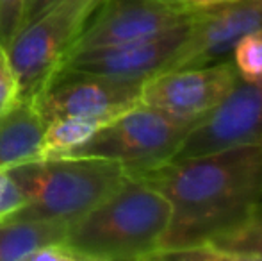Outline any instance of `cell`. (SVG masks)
Listing matches in <instances>:
<instances>
[{
    "label": "cell",
    "instance_id": "cell-1",
    "mask_svg": "<svg viewBox=\"0 0 262 261\" xmlns=\"http://www.w3.org/2000/svg\"><path fill=\"white\" fill-rule=\"evenodd\" d=\"M132 177L157 188L171 206L159 249L210 242L262 200V147L241 145L169 159Z\"/></svg>",
    "mask_w": 262,
    "mask_h": 261
},
{
    "label": "cell",
    "instance_id": "cell-2",
    "mask_svg": "<svg viewBox=\"0 0 262 261\" xmlns=\"http://www.w3.org/2000/svg\"><path fill=\"white\" fill-rule=\"evenodd\" d=\"M171 220L169 200L139 177L123 185L66 233L68 247L80 261H150Z\"/></svg>",
    "mask_w": 262,
    "mask_h": 261
},
{
    "label": "cell",
    "instance_id": "cell-3",
    "mask_svg": "<svg viewBox=\"0 0 262 261\" xmlns=\"http://www.w3.org/2000/svg\"><path fill=\"white\" fill-rule=\"evenodd\" d=\"M27 204L13 218L55 220L72 226L128 177L120 163L95 156H54L9 168ZM9 218V220H13Z\"/></svg>",
    "mask_w": 262,
    "mask_h": 261
},
{
    "label": "cell",
    "instance_id": "cell-4",
    "mask_svg": "<svg viewBox=\"0 0 262 261\" xmlns=\"http://www.w3.org/2000/svg\"><path fill=\"white\" fill-rule=\"evenodd\" d=\"M198 120H182L139 102L95 131L66 156H95L120 163L128 175L173 159Z\"/></svg>",
    "mask_w": 262,
    "mask_h": 261
},
{
    "label": "cell",
    "instance_id": "cell-5",
    "mask_svg": "<svg viewBox=\"0 0 262 261\" xmlns=\"http://www.w3.org/2000/svg\"><path fill=\"white\" fill-rule=\"evenodd\" d=\"M104 0H57L21 27L7 49L21 98H34L72 54Z\"/></svg>",
    "mask_w": 262,
    "mask_h": 261
},
{
    "label": "cell",
    "instance_id": "cell-6",
    "mask_svg": "<svg viewBox=\"0 0 262 261\" xmlns=\"http://www.w3.org/2000/svg\"><path fill=\"white\" fill-rule=\"evenodd\" d=\"M143 83L61 68L32 101L45 124L72 116L102 127L141 102Z\"/></svg>",
    "mask_w": 262,
    "mask_h": 261
},
{
    "label": "cell",
    "instance_id": "cell-7",
    "mask_svg": "<svg viewBox=\"0 0 262 261\" xmlns=\"http://www.w3.org/2000/svg\"><path fill=\"white\" fill-rule=\"evenodd\" d=\"M239 83L230 59L152 75L143 83L141 102L182 120H202Z\"/></svg>",
    "mask_w": 262,
    "mask_h": 261
},
{
    "label": "cell",
    "instance_id": "cell-8",
    "mask_svg": "<svg viewBox=\"0 0 262 261\" xmlns=\"http://www.w3.org/2000/svg\"><path fill=\"white\" fill-rule=\"evenodd\" d=\"M193 14L177 0H104L84 27L72 54L152 38Z\"/></svg>",
    "mask_w": 262,
    "mask_h": 261
},
{
    "label": "cell",
    "instance_id": "cell-9",
    "mask_svg": "<svg viewBox=\"0 0 262 261\" xmlns=\"http://www.w3.org/2000/svg\"><path fill=\"white\" fill-rule=\"evenodd\" d=\"M259 29H262V0H237L198 11L164 72L230 59L235 43Z\"/></svg>",
    "mask_w": 262,
    "mask_h": 261
},
{
    "label": "cell",
    "instance_id": "cell-10",
    "mask_svg": "<svg viewBox=\"0 0 262 261\" xmlns=\"http://www.w3.org/2000/svg\"><path fill=\"white\" fill-rule=\"evenodd\" d=\"M241 145L262 147V83L239 79L230 95L194 124L173 159Z\"/></svg>",
    "mask_w": 262,
    "mask_h": 261
},
{
    "label": "cell",
    "instance_id": "cell-11",
    "mask_svg": "<svg viewBox=\"0 0 262 261\" xmlns=\"http://www.w3.org/2000/svg\"><path fill=\"white\" fill-rule=\"evenodd\" d=\"M191 18L152 38L75 52L62 63L61 68L100 73L118 79L146 81L148 77L164 72L173 54L187 36Z\"/></svg>",
    "mask_w": 262,
    "mask_h": 261
},
{
    "label": "cell",
    "instance_id": "cell-12",
    "mask_svg": "<svg viewBox=\"0 0 262 261\" xmlns=\"http://www.w3.org/2000/svg\"><path fill=\"white\" fill-rule=\"evenodd\" d=\"M45 120L32 98H20L0 116V170L39 159Z\"/></svg>",
    "mask_w": 262,
    "mask_h": 261
},
{
    "label": "cell",
    "instance_id": "cell-13",
    "mask_svg": "<svg viewBox=\"0 0 262 261\" xmlns=\"http://www.w3.org/2000/svg\"><path fill=\"white\" fill-rule=\"evenodd\" d=\"M68 227L55 220H4L0 222V261H29L41 247L64 242Z\"/></svg>",
    "mask_w": 262,
    "mask_h": 261
},
{
    "label": "cell",
    "instance_id": "cell-14",
    "mask_svg": "<svg viewBox=\"0 0 262 261\" xmlns=\"http://www.w3.org/2000/svg\"><path fill=\"white\" fill-rule=\"evenodd\" d=\"M210 242L228 261H262V200L241 222Z\"/></svg>",
    "mask_w": 262,
    "mask_h": 261
},
{
    "label": "cell",
    "instance_id": "cell-15",
    "mask_svg": "<svg viewBox=\"0 0 262 261\" xmlns=\"http://www.w3.org/2000/svg\"><path fill=\"white\" fill-rule=\"evenodd\" d=\"M98 124L88 122L82 118H72V116H61L54 118L45 124L41 139V157H54V156H66L77 147L95 134L98 129Z\"/></svg>",
    "mask_w": 262,
    "mask_h": 261
},
{
    "label": "cell",
    "instance_id": "cell-16",
    "mask_svg": "<svg viewBox=\"0 0 262 261\" xmlns=\"http://www.w3.org/2000/svg\"><path fill=\"white\" fill-rule=\"evenodd\" d=\"M230 61L241 81L262 83V29L248 32L235 43Z\"/></svg>",
    "mask_w": 262,
    "mask_h": 261
},
{
    "label": "cell",
    "instance_id": "cell-17",
    "mask_svg": "<svg viewBox=\"0 0 262 261\" xmlns=\"http://www.w3.org/2000/svg\"><path fill=\"white\" fill-rule=\"evenodd\" d=\"M228 261L227 254L221 252L212 242L189 244L182 247L159 249L150 261Z\"/></svg>",
    "mask_w": 262,
    "mask_h": 261
},
{
    "label": "cell",
    "instance_id": "cell-18",
    "mask_svg": "<svg viewBox=\"0 0 262 261\" xmlns=\"http://www.w3.org/2000/svg\"><path fill=\"white\" fill-rule=\"evenodd\" d=\"M27 0H0V47L9 49L24 27Z\"/></svg>",
    "mask_w": 262,
    "mask_h": 261
},
{
    "label": "cell",
    "instance_id": "cell-19",
    "mask_svg": "<svg viewBox=\"0 0 262 261\" xmlns=\"http://www.w3.org/2000/svg\"><path fill=\"white\" fill-rule=\"evenodd\" d=\"M25 204L27 197L18 181L9 170H0V222L13 218Z\"/></svg>",
    "mask_w": 262,
    "mask_h": 261
},
{
    "label": "cell",
    "instance_id": "cell-20",
    "mask_svg": "<svg viewBox=\"0 0 262 261\" xmlns=\"http://www.w3.org/2000/svg\"><path fill=\"white\" fill-rule=\"evenodd\" d=\"M21 98L20 83L11 65L7 49L0 47V116Z\"/></svg>",
    "mask_w": 262,
    "mask_h": 261
},
{
    "label": "cell",
    "instance_id": "cell-21",
    "mask_svg": "<svg viewBox=\"0 0 262 261\" xmlns=\"http://www.w3.org/2000/svg\"><path fill=\"white\" fill-rule=\"evenodd\" d=\"M29 261H80V258L68 247L66 242H55L36 251Z\"/></svg>",
    "mask_w": 262,
    "mask_h": 261
},
{
    "label": "cell",
    "instance_id": "cell-22",
    "mask_svg": "<svg viewBox=\"0 0 262 261\" xmlns=\"http://www.w3.org/2000/svg\"><path fill=\"white\" fill-rule=\"evenodd\" d=\"M184 9L191 11V13H198V11L210 9V7L223 6V4H232L237 0H177Z\"/></svg>",
    "mask_w": 262,
    "mask_h": 261
},
{
    "label": "cell",
    "instance_id": "cell-23",
    "mask_svg": "<svg viewBox=\"0 0 262 261\" xmlns=\"http://www.w3.org/2000/svg\"><path fill=\"white\" fill-rule=\"evenodd\" d=\"M57 0H27V7H25V18H24V25H27L31 20H34L39 13L47 9L49 6H52ZM21 31V29H20Z\"/></svg>",
    "mask_w": 262,
    "mask_h": 261
}]
</instances>
